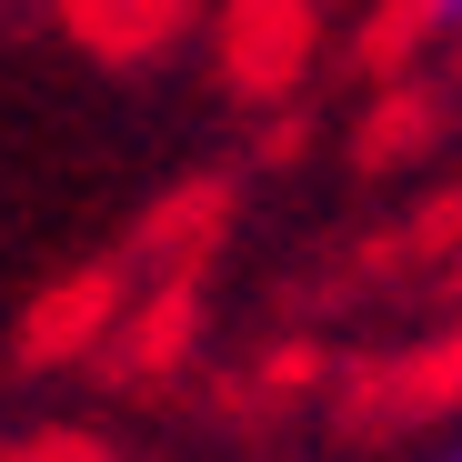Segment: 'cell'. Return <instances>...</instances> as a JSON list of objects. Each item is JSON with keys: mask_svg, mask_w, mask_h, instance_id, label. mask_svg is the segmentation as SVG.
<instances>
[{"mask_svg": "<svg viewBox=\"0 0 462 462\" xmlns=\"http://www.w3.org/2000/svg\"><path fill=\"white\" fill-rule=\"evenodd\" d=\"M432 462H462V442H452V452H432Z\"/></svg>", "mask_w": 462, "mask_h": 462, "instance_id": "2", "label": "cell"}, {"mask_svg": "<svg viewBox=\"0 0 462 462\" xmlns=\"http://www.w3.org/2000/svg\"><path fill=\"white\" fill-rule=\"evenodd\" d=\"M412 31H422V41H452V51H462V0H412Z\"/></svg>", "mask_w": 462, "mask_h": 462, "instance_id": "1", "label": "cell"}]
</instances>
